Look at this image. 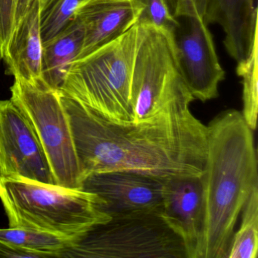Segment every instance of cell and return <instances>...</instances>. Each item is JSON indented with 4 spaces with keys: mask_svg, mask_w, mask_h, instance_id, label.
I'll return each mask as SVG.
<instances>
[{
    "mask_svg": "<svg viewBox=\"0 0 258 258\" xmlns=\"http://www.w3.org/2000/svg\"><path fill=\"white\" fill-rule=\"evenodd\" d=\"M54 0H0V59H4L15 30L37 2L40 13Z\"/></svg>",
    "mask_w": 258,
    "mask_h": 258,
    "instance_id": "ac0fdd59",
    "label": "cell"
},
{
    "mask_svg": "<svg viewBox=\"0 0 258 258\" xmlns=\"http://www.w3.org/2000/svg\"><path fill=\"white\" fill-rule=\"evenodd\" d=\"M0 200L11 228H25L82 239L111 216L96 193L25 179L0 178Z\"/></svg>",
    "mask_w": 258,
    "mask_h": 258,
    "instance_id": "3957f363",
    "label": "cell"
},
{
    "mask_svg": "<svg viewBox=\"0 0 258 258\" xmlns=\"http://www.w3.org/2000/svg\"><path fill=\"white\" fill-rule=\"evenodd\" d=\"M84 42V29L76 19L53 38L43 43L42 79L58 90L71 64L77 60Z\"/></svg>",
    "mask_w": 258,
    "mask_h": 258,
    "instance_id": "5bb4252c",
    "label": "cell"
},
{
    "mask_svg": "<svg viewBox=\"0 0 258 258\" xmlns=\"http://www.w3.org/2000/svg\"><path fill=\"white\" fill-rule=\"evenodd\" d=\"M173 16L179 18H196L204 21L208 0H167Z\"/></svg>",
    "mask_w": 258,
    "mask_h": 258,
    "instance_id": "44dd1931",
    "label": "cell"
},
{
    "mask_svg": "<svg viewBox=\"0 0 258 258\" xmlns=\"http://www.w3.org/2000/svg\"><path fill=\"white\" fill-rule=\"evenodd\" d=\"M11 100L34 128L59 186L83 188L82 175L67 111L59 91L43 80L15 78Z\"/></svg>",
    "mask_w": 258,
    "mask_h": 258,
    "instance_id": "52a82bcc",
    "label": "cell"
},
{
    "mask_svg": "<svg viewBox=\"0 0 258 258\" xmlns=\"http://www.w3.org/2000/svg\"><path fill=\"white\" fill-rule=\"evenodd\" d=\"M0 178L56 185L34 128L11 99H0Z\"/></svg>",
    "mask_w": 258,
    "mask_h": 258,
    "instance_id": "ba28073f",
    "label": "cell"
},
{
    "mask_svg": "<svg viewBox=\"0 0 258 258\" xmlns=\"http://www.w3.org/2000/svg\"><path fill=\"white\" fill-rule=\"evenodd\" d=\"M87 0H54L40 13V35L44 43L61 32L75 19L78 8Z\"/></svg>",
    "mask_w": 258,
    "mask_h": 258,
    "instance_id": "d6986e66",
    "label": "cell"
},
{
    "mask_svg": "<svg viewBox=\"0 0 258 258\" xmlns=\"http://www.w3.org/2000/svg\"><path fill=\"white\" fill-rule=\"evenodd\" d=\"M137 25L131 101L134 123H140L174 104L195 99L178 66L172 34L152 25Z\"/></svg>",
    "mask_w": 258,
    "mask_h": 258,
    "instance_id": "5b68a950",
    "label": "cell"
},
{
    "mask_svg": "<svg viewBox=\"0 0 258 258\" xmlns=\"http://www.w3.org/2000/svg\"><path fill=\"white\" fill-rule=\"evenodd\" d=\"M69 256L96 258H188L182 238L158 212L115 214L96 226Z\"/></svg>",
    "mask_w": 258,
    "mask_h": 258,
    "instance_id": "8992f818",
    "label": "cell"
},
{
    "mask_svg": "<svg viewBox=\"0 0 258 258\" xmlns=\"http://www.w3.org/2000/svg\"><path fill=\"white\" fill-rule=\"evenodd\" d=\"M166 179L127 170L90 175L83 189L96 193L105 204L102 210L109 216L136 212L161 214Z\"/></svg>",
    "mask_w": 258,
    "mask_h": 258,
    "instance_id": "30bf717a",
    "label": "cell"
},
{
    "mask_svg": "<svg viewBox=\"0 0 258 258\" xmlns=\"http://www.w3.org/2000/svg\"><path fill=\"white\" fill-rule=\"evenodd\" d=\"M0 240L28 250L44 253L49 257L64 256L81 238L25 228L0 229Z\"/></svg>",
    "mask_w": 258,
    "mask_h": 258,
    "instance_id": "9a60e30c",
    "label": "cell"
},
{
    "mask_svg": "<svg viewBox=\"0 0 258 258\" xmlns=\"http://www.w3.org/2000/svg\"><path fill=\"white\" fill-rule=\"evenodd\" d=\"M143 11L137 24L157 27L173 34L179 26V19L170 12L167 0H137Z\"/></svg>",
    "mask_w": 258,
    "mask_h": 258,
    "instance_id": "ffe728a7",
    "label": "cell"
},
{
    "mask_svg": "<svg viewBox=\"0 0 258 258\" xmlns=\"http://www.w3.org/2000/svg\"><path fill=\"white\" fill-rule=\"evenodd\" d=\"M241 224L232 235L227 258H256L258 253V185L241 210Z\"/></svg>",
    "mask_w": 258,
    "mask_h": 258,
    "instance_id": "2e32d148",
    "label": "cell"
},
{
    "mask_svg": "<svg viewBox=\"0 0 258 258\" xmlns=\"http://www.w3.org/2000/svg\"><path fill=\"white\" fill-rule=\"evenodd\" d=\"M0 257H49L44 253L19 247L12 243L0 240Z\"/></svg>",
    "mask_w": 258,
    "mask_h": 258,
    "instance_id": "7402d4cb",
    "label": "cell"
},
{
    "mask_svg": "<svg viewBox=\"0 0 258 258\" xmlns=\"http://www.w3.org/2000/svg\"><path fill=\"white\" fill-rule=\"evenodd\" d=\"M142 11L137 0H87L75 15L84 29L82 49L77 60L129 31L138 22Z\"/></svg>",
    "mask_w": 258,
    "mask_h": 258,
    "instance_id": "7c38bea8",
    "label": "cell"
},
{
    "mask_svg": "<svg viewBox=\"0 0 258 258\" xmlns=\"http://www.w3.org/2000/svg\"><path fill=\"white\" fill-rule=\"evenodd\" d=\"M60 95L84 182L90 175L115 170L161 179L202 175L208 127L190 111L191 102L174 104L149 121L118 124Z\"/></svg>",
    "mask_w": 258,
    "mask_h": 258,
    "instance_id": "6da1fadb",
    "label": "cell"
},
{
    "mask_svg": "<svg viewBox=\"0 0 258 258\" xmlns=\"http://www.w3.org/2000/svg\"><path fill=\"white\" fill-rule=\"evenodd\" d=\"M137 25L71 64L59 92L118 124L134 123L131 85Z\"/></svg>",
    "mask_w": 258,
    "mask_h": 258,
    "instance_id": "277c9868",
    "label": "cell"
},
{
    "mask_svg": "<svg viewBox=\"0 0 258 258\" xmlns=\"http://www.w3.org/2000/svg\"><path fill=\"white\" fill-rule=\"evenodd\" d=\"M161 216L182 238L188 258H198L204 219L200 176L165 179Z\"/></svg>",
    "mask_w": 258,
    "mask_h": 258,
    "instance_id": "8fae6325",
    "label": "cell"
},
{
    "mask_svg": "<svg viewBox=\"0 0 258 258\" xmlns=\"http://www.w3.org/2000/svg\"><path fill=\"white\" fill-rule=\"evenodd\" d=\"M39 2L25 15L15 30L4 61L7 75L26 81L41 79L42 43Z\"/></svg>",
    "mask_w": 258,
    "mask_h": 258,
    "instance_id": "4fadbf2b",
    "label": "cell"
},
{
    "mask_svg": "<svg viewBox=\"0 0 258 258\" xmlns=\"http://www.w3.org/2000/svg\"><path fill=\"white\" fill-rule=\"evenodd\" d=\"M258 41L253 44L247 59L238 63L237 74L242 78L243 110L241 114L247 126L254 131L258 113Z\"/></svg>",
    "mask_w": 258,
    "mask_h": 258,
    "instance_id": "e0dca14e",
    "label": "cell"
},
{
    "mask_svg": "<svg viewBox=\"0 0 258 258\" xmlns=\"http://www.w3.org/2000/svg\"><path fill=\"white\" fill-rule=\"evenodd\" d=\"M172 34L178 66L195 99L202 102L218 96L219 84L225 78L214 40L204 21L179 18Z\"/></svg>",
    "mask_w": 258,
    "mask_h": 258,
    "instance_id": "9c48e42d",
    "label": "cell"
},
{
    "mask_svg": "<svg viewBox=\"0 0 258 258\" xmlns=\"http://www.w3.org/2000/svg\"><path fill=\"white\" fill-rule=\"evenodd\" d=\"M207 127L206 159L200 176L203 229L198 258H227L238 216L258 185L254 137L237 110L220 113Z\"/></svg>",
    "mask_w": 258,
    "mask_h": 258,
    "instance_id": "7a4b0ae2",
    "label": "cell"
}]
</instances>
